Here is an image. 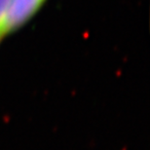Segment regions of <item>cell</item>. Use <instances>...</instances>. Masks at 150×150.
I'll list each match as a JSON object with an SVG mask.
<instances>
[{
	"label": "cell",
	"instance_id": "1",
	"mask_svg": "<svg viewBox=\"0 0 150 150\" xmlns=\"http://www.w3.org/2000/svg\"><path fill=\"white\" fill-rule=\"evenodd\" d=\"M45 0H10L2 33H11L25 25L39 11Z\"/></svg>",
	"mask_w": 150,
	"mask_h": 150
},
{
	"label": "cell",
	"instance_id": "2",
	"mask_svg": "<svg viewBox=\"0 0 150 150\" xmlns=\"http://www.w3.org/2000/svg\"><path fill=\"white\" fill-rule=\"evenodd\" d=\"M9 4H10V0H0V32L1 33H2L3 23H4V20L6 14H7Z\"/></svg>",
	"mask_w": 150,
	"mask_h": 150
},
{
	"label": "cell",
	"instance_id": "3",
	"mask_svg": "<svg viewBox=\"0 0 150 150\" xmlns=\"http://www.w3.org/2000/svg\"><path fill=\"white\" fill-rule=\"evenodd\" d=\"M3 36H4V35H3V34L1 33V32H0V41H1V39H2Z\"/></svg>",
	"mask_w": 150,
	"mask_h": 150
}]
</instances>
